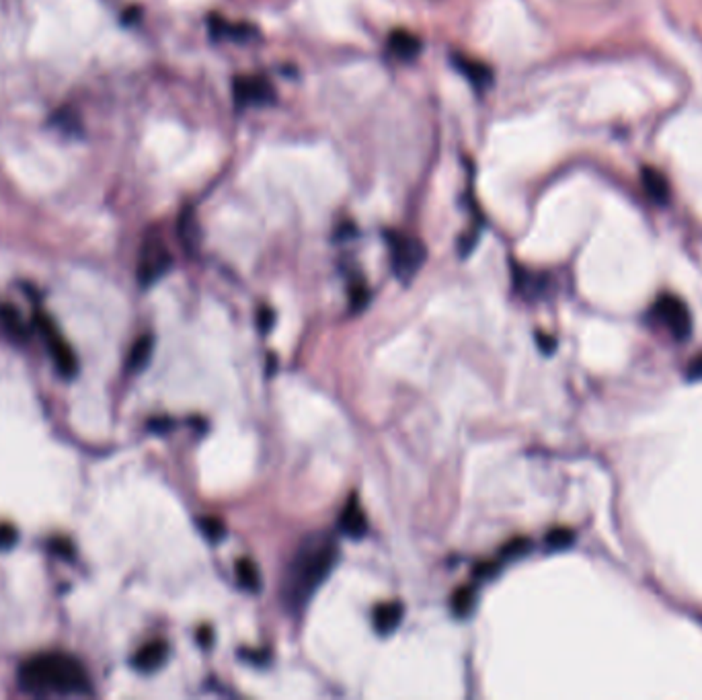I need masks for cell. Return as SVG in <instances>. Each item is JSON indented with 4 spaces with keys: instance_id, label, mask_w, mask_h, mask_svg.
<instances>
[{
    "instance_id": "1",
    "label": "cell",
    "mask_w": 702,
    "mask_h": 700,
    "mask_svg": "<svg viewBox=\"0 0 702 700\" xmlns=\"http://www.w3.org/2000/svg\"><path fill=\"white\" fill-rule=\"evenodd\" d=\"M337 563V543L329 535H311L300 543L282 583L283 606L304 610L314 591L323 586Z\"/></svg>"
},
{
    "instance_id": "2",
    "label": "cell",
    "mask_w": 702,
    "mask_h": 700,
    "mask_svg": "<svg viewBox=\"0 0 702 700\" xmlns=\"http://www.w3.org/2000/svg\"><path fill=\"white\" fill-rule=\"evenodd\" d=\"M19 684L31 695H72L87 688V673L70 655L41 653L21 665Z\"/></svg>"
},
{
    "instance_id": "3",
    "label": "cell",
    "mask_w": 702,
    "mask_h": 700,
    "mask_svg": "<svg viewBox=\"0 0 702 700\" xmlns=\"http://www.w3.org/2000/svg\"><path fill=\"white\" fill-rule=\"evenodd\" d=\"M387 239L390 247L392 271L400 281L409 283L423 268L425 257H428L425 245L420 239L403 235V232H388Z\"/></svg>"
},
{
    "instance_id": "4",
    "label": "cell",
    "mask_w": 702,
    "mask_h": 700,
    "mask_svg": "<svg viewBox=\"0 0 702 700\" xmlns=\"http://www.w3.org/2000/svg\"><path fill=\"white\" fill-rule=\"evenodd\" d=\"M173 265V255L169 247L165 245V240L150 232L144 239L140 249V260H138V280L142 286H153L154 281L161 280Z\"/></svg>"
},
{
    "instance_id": "5",
    "label": "cell",
    "mask_w": 702,
    "mask_h": 700,
    "mask_svg": "<svg viewBox=\"0 0 702 700\" xmlns=\"http://www.w3.org/2000/svg\"><path fill=\"white\" fill-rule=\"evenodd\" d=\"M36 323H37V329L41 331V335H44V339H46V345L49 349V354H52V360L56 364L58 372H60L64 378L77 377V372H79L77 355H74L69 341H66L62 333L58 331L54 321L49 319L48 314L37 313Z\"/></svg>"
},
{
    "instance_id": "6",
    "label": "cell",
    "mask_w": 702,
    "mask_h": 700,
    "mask_svg": "<svg viewBox=\"0 0 702 700\" xmlns=\"http://www.w3.org/2000/svg\"><path fill=\"white\" fill-rule=\"evenodd\" d=\"M655 314L662 319L675 339H684L690 333V313L682 300L675 296H662L654 306Z\"/></svg>"
},
{
    "instance_id": "7",
    "label": "cell",
    "mask_w": 702,
    "mask_h": 700,
    "mask_svg": "<svg viewBox=\"0 0 702 700\" xmlns=\"http://www.w3.org/2000/svg\"><path fill=\"white\" fill-rule=\"evenodd\" d=\"M273 87L261 77H242L234 80V99L239 105H267L273 101Z\"/></svg>"
},
{
    "instance_id": "8",
    "label": "cell",
    "mask_w": 702,
    "mask_h": 700,
    "mask_svg": "<svg viewBox=\"0 0 702 700\" xmlns=\"http://www.w3.org/2000/svg\"><path fill=\"white\" fill-rule=\"evenodd\" d=\"M339 530L344 532L347 538H354V540H359V538L366 536L367 520H366V514L362 510V505L357 504L356 497H349L347 505L344 507V512H341Z\"/></svg>"
},
{
    "instance_id": "9",
    "label": "cell",
    "mask_w": 702,
    "mask_h": 700,
    "mask_svg": "<svg viewBox=\"0 0 702 700\" xmlns=\"http://www.w3.org/2000/svg\"><path fill=\"white\" fill-rule=\"evenodd\" d=\"M166 655H169V645L165 641H153L133 655L132 663L138 672H154L166 662Z\"/></svg>"
},
{
    "instance_id": "10",
    "label": "cell",
    "mask_w": 702,
    "mask_h": 700,
    "mask_svg": "<svg viewBox=\"0 0 702 700\" xmlns=\"http://www.w3.org/2000/svg\"><path fill=\"white\" fill-rule=\"evenodd\" d=\"M400 620H403V606L399 602H388L376 606L374 610V629L378 635L388 637L399 629Z\"/></svg>"
},
{
    "instance_id": "11",
    "label": "cell",
    "mask_w": 702,
    "mask_h": 700,
    "mask_svg": "<svg viewBox=\"0 0 702 700\" xmlns=\"http://www.w3.org/2000/svg\"><path fill=\"white\" fill-rule=\"evenodd\" d=\"M388 49H390V54H395L399 58V60L409 62V60H413L417 54H420L421 41L409 31H395L388 39Z\"/></svg>"
},
{
    "instance_id": "12",
    "label": "cell",
    "mask_w": 702,
    "mask_h": 700,
    "mask_svg": "<svg viewBox=\"0 0 702 700\" xmlns=\"http://www.w3.org/2000/svg\"><path fill=\"white\" fill-rule=\"evenodd\" d=\"M153 349H154L153 335L138 337L136 344H133L132 349H130L128 364H125V368H128V372H140L142 368H144V366L150 362Z\"/></svg>"
},
{
    "instance_id": "13",
    "label": "cell",
    "mask_w": 702,
    "mask_h": 700,
    "mask_svg": "<svg viewBox=\"0 0 702 700\" xmlns=\"http://www.w3.org/2000/svg\"><path fill=\"white\" fill-rule=\"evenodd\" d=\"M454 66L464 74L468 80L473 82L474 87H487L491 82V72L487 70V66H483L479 62H473L471 58L454 56Z\"/></svg>"
},
{
    "instance_id": "14",
    "label": "cell",
    "mask_w": 702,
    "mask_h": 700,
    "mask_svg": "<svg viewBox=\"0 0 702 700\" xmlns=\"http://www.w3.org/2000/svg\"><path fill=\"white\" fill-rule=\"evenodd\" d=\"M237 579L242 589L259 591L261 589V575H259L257 565L250 559H240L237 563Z\"/></svg>"
},
{
    "instance_id": "15",
    "label": "cell",
    "mask_w": 702,
    "mask_h": 700,
    "mask_svg": "<svg viewBox=\"0 0 702 700\" xmlns=\"http://www.w3.org/2000/svg\"><path fill=\"white\" fill-rule=\"evenodd\" d=\"M476 604V589L471 586H464L454 591L452 596V610L456 616H468L473 612Z\"/></svg>"
},
{
    "instance_id": "16",
    "label": "cell",
    "mask_w": 702,
    "mask_h": 700,
    "mask_svg": "<svg viewBox=\"0 0 702 700\" xmlns=\"http://www.w3.org/2000/svg\"><path fill=\"white\" fill-rule=\"evenodd\" d=\"M532 548V543L528 538H514L509 540V543L501 548V559L505 561H512V559H520V557H526L530 553Z\"/></svg>"
},
{
    "instance_id": "17",
    "label": "cell",
    "mask_w": 702,
    "mask_h": 700,
    "mask_svg": "<svg viewBox=\"0 0 702 700\" xmlns=\"http://www.w3.org/2000/svg\"><path fill=\"white\" fill-rule=\"evenodd\" d=\"M199 528H202L206 538L212 540V543H218L227 535V526L218 518H202L199 520Z\"/></svg>"
},
{
    "instance_id": "18",
    "label": "cell",
    "mask_w": 702,
    "mask_h": 700,
    "mask_svg": "<svg viewBox=\"0 0 702 700\" xmlns=\"http://www.w3.org/2000/svg\"><path fill=\"white\" fill-rule=\"evenodd\" d=\"M571 543H573V532L567 528H557L553 532H548L547 536V545L548 548H553V551H561V548L569 546Z\"/></svg>"
},
{
    "instance_id": "19",
    "label": "cell",
    "mask_w": 702,
    "mask_h": 700,
    "mask_svg": "<svg viewBox=\"0 0 702 700\" xmlns=\"http://www.w3.org/2000/svg\"><path fill=\"white\" fill-rule=\"evenodd\" d=\"M16 543V530L11 524H0V551L11 548Z\"/></svg>"
},
{
    "instance_id": "20",
    "label": "cell",
    "mask_w": 702,
    "mask_h": 700,
    "mask_svg": "<svg viewBox=\"0 0 702 700\" xmlns=\"http://www.w3.org/2000/svg\"><path fill=\"white\" fill-rule=\"evenodd\" d=\"M497 573H499L497 561H484L481 565H476V571H474V575L479 579H491V578H495Z\"/></svg>"
},
{
    "instance_id": "21",
    "label": "cell",
    "mask_w": 702,
    "mask_h": 700,
    "mask_svg": "<svg viewBox=\"0 0 702 700\" xmlns=\"http://www.w3.org/2000/svg\"><path fill=\"white\" fill-rule=\"evenodd\" d=\"M367 304V290L366 286H354L351 288V306L356 308V311H362V308Z\"/></svg>"
},
{
    "instance_id": "22",
    "label": "cell",
    "mask_w": 702,
    "mask_h": 700,
    "mask_svg": "<svg viewBox=\"0 0 702 700\" xmlns=\"http://www.w3.org/2000/svg\"><path fill=\"white\" fill-rule=\"evenodd\" d=\"M49 546H52V551L62 555V557H72V546L69 540H54V543H49Z\"/></svg>"
},
{
    "instance_id": "23",
    "label": "cell",
    "mask_w": 702,
    "mask_h": 700,
    "mask_svg": "<svg viewBox=\"0 0 702 700\" xmlns=\"http://www.w3.org/2000/svg\"><path fill=\"white\" fill-rule=\"evenodd\" d=\"M259 327H261L263 333H265L267 329H271V327H273V313H271V311H267V308H265V311L259 313Z\"/></svg>"
},
{
    "instance_id": "24",
    "label": "cell",
    "mask_w": 702,
    "mask_h": 700,
    "mask_svg": "<svg viewBox=\"0 0 702 700\" xmlns=\"http://www.w3.org/2000/svg\"><path fill=\"white\" fill-rule=\"evenodd\" d=\"M688 378H702V357H697L695 362L690 364V368L686 370Z\"/></svg>"
}]
</instances>
